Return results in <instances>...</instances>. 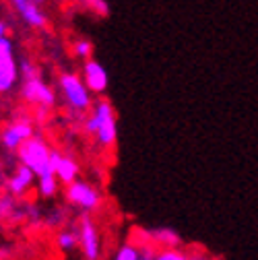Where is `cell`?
Here are the masks:
<instances>
[{"instance_id":"6da1fadb","label":"cell","mask_w":258,"mask_h":260,"mask_svg":"<svg viewBox=\"0 0 258 260\" xmlns=\"http://www.w3.org/2000/svg\"><path fill=\"white\" fill-rule=\"evenodd\" d=\"M87 133L95 135L102 147L110 149L116 145L118 139V124H116V114L114 108L108 100H100L95 104L93 116L87 120Z\"/></svg>"},{"instance_id":"7a4b0ae2","label":"cell","mask_w":258,"mask_h":260,"mask_svg":"<svg viewBox=\"0 0 258 260\" xmlns=\"http://www.w3.org/2000/svg\"><path fill=\"white\" fill-rule=\"evenodd\" d=\"M19 159L21 164L27 166L38 178L46 174H54L52 164H50V149L44 143V139H38L31 135L27 141L19 145Z\"/></svg>"},{"instance_id":"3957f363","label":"cell","mask_w":258,"mask_h":260,"mask_svg":"<svg viewBox=\"0 0 258 260\" xmlns=\"http://www.w3.org/2000/svg\"><path fill=\"white\" fill-rule=\"evenodd\" d=\"M60 87H62L64 97H67V102L71 104L73 110L85 112L91 108V95H89V89L85 87L83 79H79L77 75H62Z\"/></svg>"},{"instance_id":"277c9868","label":"cell","mask_w":258,"mask_h":260,"mask_svg":"<svg viewBox=\"0 0 258 260\" xmlns=\"http://www.w3.org/2000/svg\"><path fill=\"white\" fill-rule=\"evenodd\" d=\"M17 81V62L9 38L0 40V93H7Z\"/></svg>"},{"instance_id":"5b68a950","label":"cell","mask_w":258,"mask_h":260,"mask_svg":"<svg viewBox=\"0 0 258 260\" xmlns=\"http://www.w3.org/2000/svg\"><path fill=\"white\" fill-rule=\"evenodd\" d=\"M67 197L73 205L85 209V211H93V209H98L100 205V192L95 190L93 186L85 184V182H71L69 184V190H67Z\"/></svg>"},{"instance_id":"8992f818","label":"cell","mask_w":258,"mask_h":260,"mask_svg":"<svg viewBox=\"0 0 258 260\" xmlns=\"http://www.w3.org/2000/svg\"><path fill=\"white\" fill-rule=\"evenodd\" d=\"M79 242L87 256V260H98L100 258V236L95 230V223L85 215L79 223Z\"/></svg>"},{"instance_id":"52a82bcc","label":"cell","mask_w":258,"mask_h":260,"mask_svg":"<svg viewBox=\"0 0 258 260\" xmlns=\"http://www.w3.org/2000/svg\"><path fill=\"white\" fill-rule=\"evenodd\" d=\"M23 97L31 104H38V106H52L54 104V91L44 83L40 81V77L36 79H25V85H23Z\"/></svg>"},{"instance_id":"ba28073f","label":"cell","mask_w":258,"mask_h":260,"mask_svg":"<svg viewBox=\"0 0 258 260\" xmlns=\"http://www.w3.org/2000/svg\"><path fill=\"white\" fill-rule=\"evenodd\" d=\"M83 83L89 89V93H106L108 89V73L100 62L87 60L85 62V71H83Z\"/></svg>"},{"instance_id":"9c48e42d","label":"cell","mask_w":258,"mask_h":260,"mask_svg":"<svg viewBox=\"0 0 258 260\" xmlns=\"http://www.w3.org/2000/svg\"><path fill=\"white\" fill-rule=\"evenodd\" d=\"M50 164H52V170H54V176L60 178V182L64 184H71L77 180V174H79V166L77 161L67 157V155H60L56 151H50Z\"/></svg>"},{"instance_id":"30bf717a","label":"cell","mask_w":258,"mask_h":260,"mask_svg":"<svg viewBox=\"0 0 258 260\" xmlns=\"http://www.w3.org/2000/svg\"><path fill=\"white\" fill-rule=\"evenodd\" d=\"M31 135H34V128H31L29 122H15L3 130L0 141H3V145L7 149H19V145L23 141H27Z\"/></svg>"},{"instance_id":"8fae6325","label":"cell","mask_w":258,"mask_h":260,"mask_svg":"<svg viewBox=\"0 0 258 260\" xmlns=\"http://www.w3.org/2000/svg\"><path fill=\"white\" fill-rule=\"evenodd\" d=\"M13 5H15V9L21 13V17L31 25V27H38V29H42V27H46V17H44V13L40 11V7L34 3V0H13Z\"/></svg>"},{"instance_id":"7c38bea8","label":"cell","mask_w":258,"mask_h":260,"mask_svg":"<svg viewBox=\"0 0 258 260\" xmlns=\"http://www.w3.org/2000/svg\"><path fill=\"white\" fill-rule=\"evenodd\" d=\"M34 178H36V174L31 172L27 166H19L17 168V172H15V176L11 178V182H9V188H11V192L13 194H23L29 186H31V182H34Z\"/></svg>"},{"instance_id":"4fadbf2b","label":"cell","mask_w":258,"mask_h":260,"mask_svg":"<svg viewBox=\"0 0 258 260\" xmlns=\"http://www.w3.org/2000/svg\"><path fill=\"white\" fill-rule=\"evenodd\" d=\"M151 244H159V246H166V248H178L180 246V236L174 230H168V227H159V230L149 232Z\"/></svg>"},{"instance_id":"5bb4252c","label":"cell","mask_w":258,"mask_h":260,"mask_svg":"<svg viewBox=\"0 0 258 260\" xmlns=\"http://www.w3.org/2000/svg\"><path fill=\"white\" fill-rule=\"evenodd\" d=\"M58 190V178L54 174H46V176H40V192L44 197H54Z\"/></svg>"},{"instance_id":"9a60e30c","label":"cell","mask_w":258,"mask_h":260,"mask_svg":"<svg viewBox=\"0 0 258 260\" xmlns=\"http://www.w3.org/2000/svg\"><path fill=\"white\" fill-rule=\"evenodd\" d=\"M114 260H141V250L135 244H124Z\"/></svg>"},{"instance_id":"2e32d148","label":"cell","mask_w":258,"mask_h":260,"mask_svg":"<svg viewBox=\"0 0 258 260\" xmlns=\"http://www.w3.org/2000/svg\"><path fill=\"white\" fill-rule=\"evenodd\" d=\"M56 242H58V246H60L62 250H71V248L77 246L79 234H75V232H60L58 238H56Z\"/></svg>"},{"instance_id":"e0dca14e","label":"cell","mask_w":258,"mask_h":260,"mask_svg":"<svg viewBox=\"0 0 258 260\" xmlns=\"http://www.w3.org/2000/svg\"><path fill=\"white\" fill-rule=\"evenodd\" d=\"M81 3H83V5H85L89 11L98 13V15H102V17L110 15V7H108L106 0H81Z\"/></svg>"},{"instance_id":"ac0fdd59","label":"cell","mask_w":258,"mask_h":260,"mask_svg":"<svg viewBox=\"0 0 258 260\" xmlns=\"http://www.w3.org/2000/svg\"><path fill=\"white\" fill-rule=\"evenodd\" d=\"M151 260H188V258H186V254L178 252L176 248H168L166 252H159V254H155Z\"/></svg>"},{"instance_id":"d6986e66","label":"cell","mask_w":258,"mask_h":260,"mask_svg":"<svg viewBox=\"0 0 258 260\" xmlns=\"http://www.w3.org/2000/svg\"><path fill=\"white\" fill-rule=\"evenodd\" d=\"M91 52H93V46H91L89 42L81 40V42H77V44H75V54H77L79 58L89 60V58H91Z\"/></svg>"},{"instance_id":"ffe728a7","label":"cell","mask_w":258,"mask_h":260,"mask_svg":"<svg viewBox=\"0 0 258 260\" xmlns=\"http://www.w3.org/2000/svg\"><path fill=\"white\" fill-rule=\"evenodd\" d=\"M23 73H25V79H36L38 77V69L31 62H23Z\"/></svg>"},{"instance_id":"44dd1931","label":"cell","mask_w":258,"mask_h":260,"mask_svg":"<svg viewBox=\"0 0 258 260\" xmlns=\"http://www.w3.org/2000/svg\"><path fill=\"white\" fill-rule=\"evenodd\" d=\"M188 260H211L209 256H192V258H188Z\"/></svg>"},{"instance_id":"7402d4cb","label":"cell","mask_w":258,"mask_h":260,"mask_svg":"<svg viewBox=\"0 0 258 260\" xmlns=\"http://www.w3.org/2000/svg\"><path fill=\"white\" fill-rule=\"evenodd\" d=\"M34 3H36V5H38V7H40V5H42V3H44V0H34Z\"/></svg>"},{"instance_id":"603a6c76","label":"cell","mask_w":258,"mask_h":260,"mask_svg":"<svg viewBox=\"0 0 258 260\" xmlns=\"http://www.w3.org/2000/svg\"><path fill=\"white\" fill-rule=\"evenodd\" d=\"M0 40H3V38H0Z\"/></svg>"}]
</instances>
